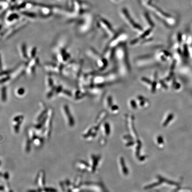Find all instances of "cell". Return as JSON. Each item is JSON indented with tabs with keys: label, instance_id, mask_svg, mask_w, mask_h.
I'll use <instances>...</instances> for the list:
<instances>
[{
	"label": "cell",
	"instance_id": "cell-3",
	"mask_svg": "<svg viewBox=\"0 0 192 192\" xmlns=\"http://www.w3.org/2000/svg\"><path fill=\"white\" fill-rule=\"evenodd\" d=\"M1 67H2V65H1V59H0V69H1Z\"/></svg>",
	"mask_w": 192,
	"mask_h": 192
},
{
	"label": "cell",
	"instance_id": "cell-2",
	"mask_svg": "<svg viewBox=\"0 0 192 192\" xmlns=\"http://www.w3.org/2000/svg\"><path fill=\"white\" fill-rule=\"evenodd\" d=\"M17 93L18 95H22L24 93V89L23 88H20L18 89V91H17Z\"/></svg>",
	"mask_w": 192,
	"mask_h": 192
},
{
	"label": "cell",
	"instance_id": "cell-1",
	"mask_svg": "<svg viewBox=\"0 0 192 192\" xmlns=\"http://www.w3.org/2000/svg\"><path fill=\"white\" fill-rule=\"evenodd\" d=\"M6 98V88L3 87L1 90V99L3 101H5Z\"/></svg>",
	"mask_w": 192,
	"mask_h": 192
}]
</instances>
